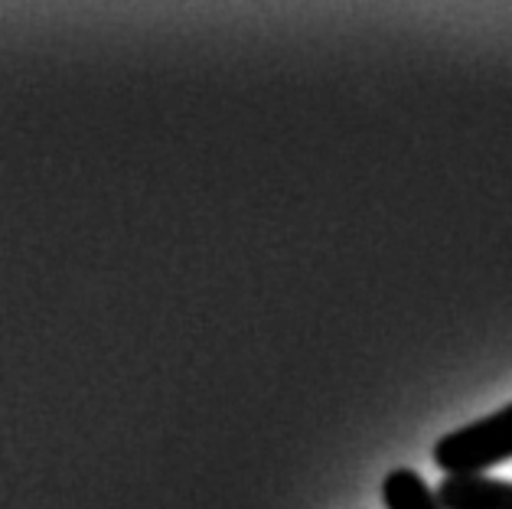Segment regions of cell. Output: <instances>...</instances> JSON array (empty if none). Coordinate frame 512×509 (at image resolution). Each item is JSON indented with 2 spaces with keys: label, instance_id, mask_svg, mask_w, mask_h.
<instances>
[{
  "label": "cell",
  "instance_id": "obj_1",
  "mask_svg": "<svg viewBox=\"0 0 512 509\" xmlns=\"http://www.w3.org/2000/svg\"><path fill=\"white\" fill-rule=\"evenodd\" d=\"M512 461V402L499 412L444 434L434 444V464L447 477H470Z\"/></svg>",
  "mask_w": 512,
  "mask_h": 509
},
{
  "label": "cell",
  "instance_id": "obj_2",
  "mask_svg": "<svg viewBox=\"0 0 512 509\" xmlns=\"http://www.w3.org/2000/svg\"><path fill=\"white\" fill-rule=\"evenodd\" d=\"M434 493L444 509H512V480L483 474L444 477Z\"/></svg>",
  "mask_w": 512,
  "mask_h": 509
},
{
  "label": "cell",
  "instance_id": "obj_3",
  "mask_svg": "<svg viewBox=\"0 0 512 509\" xmlns=\"http://www.w3.org/2000/svg\"><path fill=\"white\" fill-rule=\"evenodd\" d=\"M382 503L385 509H444L424 477L408 467H398L382 480Z\"/></svg>",
  "mask_w": 512,
  "mask_h": 509
}]
</instances>
